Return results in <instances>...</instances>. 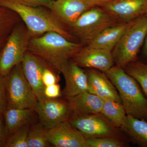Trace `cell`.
Masks as SVG:
<instances>
[{
  "instance_id": "obj_1",
  "label": "cell",
  "mask_w": 147,
  "mask_h": 147,
  "mask_svg": "<svg viewBox=\"0 0 147 147\" xmlns=\"http://www.w3.org/2000/svg\"><path fill=\"white\" fill-rule=\"evenodd\" d=\"M84 45L56 32H48L30 40L28 51L60 73L64 64L71 59Z\"/></svg>"
},
{
  "instance_id": "obj_2",
  "label": "cell",
  "mask_w": 147,
  "mask_h": 147,
  "mask_svg": "<svg viewBox=\"0 0 147 147\" xmlns=\"http://www.w3.org/2000/svg\"><path fill=\"white\" fill-rule=\"evenodd\" d=\"M0 6L18 14L31 38L51 32H57L71 41L74 38L50 9H45L46 7L26 5L9 0H0Z\"/></svg>"
},
{
  "instance_id": "obj_3",
  "label": "cell",
  "mask_w": 147,
  "mask_h": 147,
  "mask_svg": "<svg viewBox=\"0 0 147 147\" xmlns=\"http://www.w3.org/2000/svg\"><path fill=\"white\" fill-rule=\"evenodd\" d=\"M105 73L117 90L127 115L147 121V98L137 81L117 66Z\"/></svg>"
},
{
  "instance_id": "obj_4",
  "label": "cell",
  "mask_w": 147,
  "mask_h": 147,
  "mask_svg": "<svg viewBox=\"0 0 147 147\" xmlns=\"http://www.w3.org/2000/svg\"><path fill=\"white\" fill-rule=\"evenodd\" d=\"M147 35V18L143 15L131 21L112 53L115 65L123 68L138 60Z\"/></svg>"
},
{
  "instance_id": "obj_5",
  "label": "cell",
  "mask_w": 147,
  "mask_h": 147,
  "mask_svg": "<svg viewBox=\"0 0 147 147\" xmlns=\"http://www.w3.org/2000/svg\"><path fill=\"white\" fill-rule=\"evenodd\" d=\"M119 23H120L102 7L94 6L83 13L69 27L68 30L86 46L105 29Z\"/></svg>"
},
{
  "instance_id": "obj_6",
  "label": "cell",
  "mask_w": 147,
  "mask_h": 147,
  "mask_svg": "<svg viewBox=\"0 0 147 147\" xmlns=\"http://www.w3.org/2000/svg\"><path fill=\"white\" fill-rule=\"evenodd\" d=\"M5 87L7 107L34 109L38 100L24 75L21 63L5 76Z\"/></svg>"
},
{
  "instance_id": "obj_7",
  "label": "cell",
  "mask_w": 147,
  "mask_h": 147,
  "mask_svg": "<svg viewBox=\"0 0 147 147\" xmlns=\"http://www.w3.org/2000/svg\"><path fill=\"white\" fill-rule=\"evenodd\" d=\"M31 38L24 23L19 22L11 33L0 52V74L6 76L15 66L21 63Z\"/></svg>"
},
{
  "instance_id": "obj_8",
  "label": "cell",
  "mask_w": 147,
  "mask_h": 147,
  "mask_svg": "<svg viewBox=\"0 0 147 147\" xmlns=\"http://www.w3.org/2000/svg\"><path fill=\"white\" fill-rule=\"evenodd\" d=\"M70 123L78 129L86 139L98 137H112L127 141L119 128L116 127L101 114L71 116Z\"/></svg>"
},
{
  "instance_id": "obj_9",
  "label": "cell",
  "mask_w": 147,
  "mask_h": 147,
  "mask_svg": "<svg viewBox=\"0 0 147 147\" xmlns=\"http://www.w3.org/2000/svg\"><path fill=\"white\" fill-rule=\"evenodd\" d=\"M34 110L38 116L40 122L48 129L68 121L72 115L65 98H45L38 101Z\"/></svg>"
},
{
  "instance_id": "obj_10",
  "label": "cell",
  "mask_w": 147,
  "mask_h": 147,
  "mask_svg": "<svg viewBox=\"0 0 147 147\" xmlns=\"http://www.w3.org/2000/svg\"><path fill=\"white\" fill-rule=\"evenodd\" d=\"M100 7L119 23L129 22L146 14L147 0H113Z\"/></svg>"
},
{
  "instance_id": "obj_11",
  "label": "cell",
  "mask_w": 147,
  "mask_h": 147,
  "mask_svg": "<svg viewBox=\"0 0 147 147\" xmlns=\"http://www.w3.org/2000/svg\"><path fill=\"white\" fill-rule=\"evenodd\" d=\"M81 67L105 72L115 65L112 52L86 45L71 59Z\"/></svg>"
},
{
  "instance_id": "obj_12",
  "label": "cell",
  "mask_w": 147,
  "mask_h": 147,
  "mask_svg": "<svg viewBox=\"0 0 147 147\" xmlns=\"http://www.w3.org/2000/svg\"><path fill=\"white\" fill-rule=\"evenodd\" d=\"M48 140L57 147H88L86 139L69 121L48 129Z\"/></svg>"
},
{
  "instance_id": "obj_13",
  "label": "cell",
  "mask_w": 147,
  "mask_h": 147,
  "mask_svg": "<svg viewBox=\"0 0 147 147\" xmlns=\"http://www.w3.org/2000/svg\"><path fill=\"white\" fill-rule=\"evenodd\" d=\"M60 73L63 74L65 81V86L61 92L62 95L64 97H72L88 91L86 71L72 60L64 64L61 67Z\"/></svg>"
},
{
  "instance_id": "obj_14",
  "label": "cell",
  "mask_w": 147,
  "mask_h": 147,
  "mask_svg": "<svg viewBox=\"0 0 147 147\" xmlns=\"http://www.w3.org/2000/svg\"><path fill=\"white\" fill-rule=\"evenodd\" d=\"M92 7L86 0H55L50 10L62 24L69 28Z\"/></svg>"
},
{
  "instance_id": "obj_15",
  "label": "cell",
  "mask_w": 147,
  "mask_h": 147,
  "mask_svg": "<svg viewBox=\"0 0 147 147\" xmlns=\"http://www.w3.org/2000/svg\"><path fill=\"white\" fill-rule=\"evenodd\" d=\"M47 65L39 58L27 51L21 63L24 75L34 92L38 100L46 98L42 82L43 69Z\"/></svg>"
},
{
  "instance_id": "obj_16",
  "label": "cell",
  "mask_w": 147,
  "mask_h": 147,
  "mask_svg": "<svg viewBox=\"0 0 147 147\" xmlns=\"http://www.w3.org/2000/svg\"><path fill=\"white\" fill-rule=\"evenodd\" d=\"M86 71L88 92L103 100H112L121 103L117 90L105 72L92 68L88 69Z\"/></svg>"
},
{
  "instance_id": "obj_17",
  "label": "cell",
  "mask_w": 147,
  "mask_h": 147,
  "mask_svg": "<svg viewBox=\"0 0 147 147\" xmlns=\"http://www.w3.org/2000/svg\"><path fill=\"white\" fill-rule=\"evenodd\" d=\"M68 102L72 115L79 116L101 113L104 100L88 91L72 97L64 98Z\"/></svg>"
},
{
  "instance_id": "obj_18",
  "label": "cell",
  "mask_w": 147,
  "mask_h": 147,
  "mask_svg": "<svg viewBox=\"0 0 147 147\" xmlns=\"http://www.w3.org/2000/svg\"><path fill=\"white\" fill-rule=\"evenodd\" d=\"M131 22L119 23L107 28L88 45L112 52Z\"/></svg>"
},
{
  "instance_id": "obj_19",
  "label": "cell",
  "mask_w": 147,
  "mask_h": 147,
  "mask_svg": "<svg viewBox=\"0 0 147 147\" xmlns=\"http://www.w3.org/2000/svg\"><path fill=\"white\" fill-rule=\"evenodd\" d=\"M35 113L33 109L7 107L3 113L7 134L11 135L21 127L32 124L34 120Z\"/></svg>"
},
{
  "instance_id": "obj_20",
  "label": "cell",
  "mask_w": 147,
  "mask_h": 147,
  "mask_svg": "<svg viewBox=\"0 0 147 147\" xmlns=\"http://www.w3.org/2000/svg\"><path fill=\"white\" fill-rule=\"evenodd\" d=\"M121 130L139 146L147 147V121L127 115Z\"/></svg>"
},
{
  "instance_id": "obj_21",
  "label": "cell",
  "mask_w": 147,
  "mask_h": 147,
  "mask_svg": "<svg viewBox=\"0 0 147 147\" xmlns=\"http://www.w3.org/2000/svg\"><path fill=\"white\" fill-rule=\"evenodd\" d=\"M21 18L13 11L0 6V52Z\"/></svg>"
},
{
  "instance_id": "obj_22",
  "label": "cell",
  "mask_w": 147,
  "mask_h": 147,
  "mask_svg": "<svg viewBox=\"0 0 147 147\" xmlns=\"http://www.w3.org/2000/svg\"><path fill=\"white\" fill-rule=\"evenodd\" d=\"M116 127L120 128L123 124L127 116L121 102L115 100H104L101 113Z\"/></svg>"
},
{
  "instance_id": "obj_23",
  "label": "cell",
  "mask_w": 147,
  "mask_h": 147,
  "mask_svg": "<svg viewBox=\"0 0 147 147\" xmlns=\"http://www.w3.org/2000/svg\"><path fill=\"white\" fill-rule=\"evenodd\" d=\"M48 129L40 122L32 124L29 127L28 137V147H50L51 144L48 140Z\"/></svg>"
},
{
  "instance_id": "obj_24",
  "label": "cell",
  "mask_w": 147,
  "mask_h": 147,
  "mask_svg": "<svg viewBox=\"0 0 147 147\" xmlns=\"http://www.w3.org/2000/svg\"><path fill=\"white\" fill-rule=\"evenodd\" d=\"M123 68L139 83L147 96V64L137 60L128 64Z\"/></svg>"
},
{
  "instance_id": "obj_25",
  "label": "cell",
  "mask_w": 147,
  "mask_h": 147,
  "mask_svg": "<svg viewBox=\"0 0 147 147\" xmlns=\"http://www.w3.org/2000/svg\"><path fill=\"white\" fill-rule=\"evenodd\" d=\"M30 124L21 127L6 140L5 147H28V137Z\"/></svg>"
},
{
  "instance_id": "obj_26",
  "label": "cell",
  "mask_w": 147,
  "mask_h": 147,
  "mask_svg": "<svg viewBox=\"0 0 147 147\" xmlns=\"http://www.w3.org/2000/svg\"><path fill=\"white\" fill-rule=\"evenodd\" d=\"M88 147H125L129 146L128 142L112 137H98L86 139Z\"/></svg>"
},
{
  "instance_id": "obj_27",
  "label": "cell",
  "mask_w": 147,
  "mask_h": 147,
  "mask_svg": "<svg viewBox=\"0 0 147 147\" xmlns=\"http://www.w3.org/2000/svg\"><path fill=\"white\" fill-rule=\"evenodd\" d=\"M57 72L48 65L45 67L42 74V82L45 87L57 84L59 80Z\"/></svg>"
},
{
  "instance_id": "obj_28",
  "label": "cell",
  "mask_w": 147,
  "mask_h": 147,
  "mask_svg": "<svg viewBox=\"0 0 147 147\" xmlns=\"http://www.w3.org/2000/svg\"><path fill=\"white\" fill-rule=\"evenodd\" d=\"M26 5L32 6L44 7L50 9L53 1L52 0H9Z\"/></svg>"
},
{
  "instance_id": "obj_29",
  "label": "cell",
  "mask_w": 147,
  "mask_h": 147,
  "mask_svg": "<svg viewBox=\"0 0 147 147\" xmlns=\"http://www.w3.org/2000/svg\"><path fill=\"white\" fill-rule=\"evenodd\" d=\"M5 76L0 74V113H3L7 108Z\"/></svg>"
},
{
  "instance_id": "obj_30",
  "label": "cell",
  "mask_w": 147,
  "mask_h": 147,
  "mask_svg": "<svg viewBox=\"0 0 147 147\" xmlns=\"http://www.w3.org/2000/svg\"><path fill=\"white\" fill-rule=\"evenodd\" d=\"M45 97L50 98H58L62 95L60 86L58 84L45 86L44 89Z\"/></svg>"
},
{
  "instance_id": "obj_31",
  "label": "cell",
  "mask_w": 147,
  "mask_h": 147,
  "mask_svg": "<svg viewBox=\"0 0 147 147\" xmlns=\"http://www.w3.org/2000/svg\"><path fill=\"white\" fill-rule=\"evenodd\" d=\"M142 48V59L139 61H140L144 63L147 64V35Z\"/></svg>"
},
{
  "instance_id": "obj_32",
  "label": "cell",
  "mask_w": 147,
  "mask_h": 147,
  "mask_svg": "<svg viewBox=\"0 0 147 147\" xmlns=\"http://www.w3.org/2000/svg\"><path fill=\"white\" fill-rule=\"evenodd\" d=\"M7 134L5 127L3 125L0 118V145L2 144L6 140V139Z\"/></svg>"
},
{
  "instance_id": "obj_33",
  "label": "cell",
  "mask_w": 147,
  "mask_h": 147,
  "mask_svg": "<svg viewBox=\"0 0 147 147\" xmlns=\"http://www.w3.org/2000/svg\"><path fill=\"white\" fill-rule=\"evenodd\" d=\"M93 7H100L113 0H86Z\"/></svg>"
},
{
  "instance_id": "obj_34",
  "label": "cell",
  "mask_w": 147,
  "mask_h": 147,
  "mask_svg": "<svg viewBox=\"0 0 147 147\" xmlns=\"http://www.w3.org/2000/svg\"><path fill=\"white\" fill-rule=\"evenodd\" d=\"M145 16H146V17L147 18V13H146V14H145Z\"/></svg>"
},
{
  "instance_id": "obj_35",
  "label": "cell",
  "mask_w": 147,
  "mask_h": 147,
  "mask_svg": "<svg viewBox=\"0 0 147 147\" xmlns=\"http://www.w3.org/2000/svg\"><path fill=\"white\" fill-rule=\"evenodd\" d=\"M52 1H55V0H52Z\"/></svg>"
}]
</instances>
